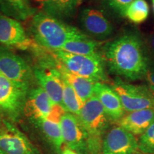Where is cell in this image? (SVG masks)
Segmentation results:
<instances>
[{"label":"cell","mask_w":154,"mask_h":154,"mask_svg":"<svg viewBox=\"0 0 154 154\" xmlns=\"http://www.w3.org/2000/svg\"><path fill=\"white\" fill-rule=\"evenodd\" d=\"M78 1H79V2H81V0H78Z\"/></svg>","instance_id":"cell-33"},{"label":"cell","mask_w":154,"mask_h":154,"mask_svg":"<svg viewBox=\"0 0 154 154\" xmlns=\"http://www.w3.org/2000/svg\"><path fill=\"white\" fill-rule=\"evenodd\" d=\"M79 24L84 34L95 40H104L112 35L113 27L101 11L92 7L83 9L79 14Z\"/></svg>","instance_id":"cell-12"},{"label":"cell","mask_w":154,"mask_h":154,"mask_svg":"<svg viewBox=\"0 0 154 154\" xmlns=\"http://www.w3.org/2000/svg\"><path fill=\"white\" fill-rule=\"evenodd\" d=\"M151 1H152V6H153V9L154 12V0H151Z\"/></svg>","instance_id":"cell-31"},{"label":"cell","mask_w":154,"mask_h":154,"mask_svg":"<svg viewBox=\"0 0 154 154\" xmlns=\"http://www.w3.org/2000/svg\"><path fill=\"white\" fill-rule=\"evenodd\" d=\"M51 53L67 71L72 74L96 82H109L106 66L101 54L93 56L77 55L61 50L51 51Z\"/></svg>","instance_id":"cell-4"},{"label":"cell","mask_w":154,"mask_h":154,"mask_svg":"<svg viewBox=\"0 0 154 154\" xmlns=\"http://www.w3.org/2000/svg\"><path fill=\"white\" fill-rule=\"evenodd\" d=\"M54 65L60 72L63 79L72 86L84 103L94 96V86L96 82L69 72L54 57Z\"/></svg>","instance_id":"cell-17"},{"label":"cell","mask_w":154,"mask_h":154,"mask_svg":"<svg viewBox=\"0 0 154 154\" xmlns=\"http://www.w3.org/2000/svg\"><path fill=\"white\" fill-rule=\"evenodd\" d=\"M0 72L27 91L36 81L33 68L22 57L4 46H0Z\"/></svg>","instance_id":"cell-6"},{"label":"cell","mask_w":154,"mask_h":154,"mask_svg":"<svg viewBox=\"0 0 154 154\" xmlns=\"http://www.w3.org/2000/svg\"><path fill=\"white\" fill-rule=\"evenodd\" d=\"M0 44L9 49L19 50L33 49L37 46L19 20L5 14H0Z\"/></svg>","instance_id":"cell-10"},{"label":"cell","mask_w":154,"mask_h":154,"mask_svg":"<svg viewBox=\"0 0 154 154\" xmlns=\"http://www.w3.org/2000/svg\"><path fill=\"white\" fill-rule=\"evenodd\" d=\"M144 79L147 82L148 86L154 91V61L152 60L150 63L149 69L146 73Z\"/></svg>","instance_id":"cell-26"},{"label":"cell","mask_w":154,"mask_h":154,"mask_svg":"<svg viewBox=\"0 0 154 154\" xmlns=\"http://www.w3.org/2000/svg\"><path fill=\"white\" fill-rule=\"evenodd\" d=\"M29 91L0 72V109L10 121H17L23 114Z\"/></svg>","instance_id":"cell-7"},{"label":"cell","mask_w":154,"mask_h":154,"mask_svg":"<svg viewBox=\"0 0 154 154\" xmlns=\"http://www.w3.org/2000/svg\"><path fill=\"white\" fill-rule=\"evenodd\" d=\"M0 150L5 154H40L26 135L6 119L0 126Z\"/></svg>","instance_id":"cell-8"},{"label":"cell","mask_w":154,"mask_h":154,"mask_svg":"<svg viewBox=\"0 0 154 154\" xmlns=\"http://www.w3.org/2000/svg\"><path fill=\"white\" fill-rule=\"evenodd\" d=\"M84 103L72 86L63 80L62 107L65 111L78 116Z\"/></svg>","instance_id":"cell-22"},{"label":"cell","mask_w":154,"mask_h":154,"mask_svg":"<svg viewBox=\"0 0 154 154\" xmlns=\"http://www.w3.org/2000/svg\"><path fill=\"white\" fill-rule=\"evenodd\" d=\"M32 32L34 42L49 51L61 50L66 42L86 35L66 22L43 11L36 13L32 17Z\"/></svg>","instance_id":"cell-2"},{"label":"cell","mask_w":154,"mask_h":154,"mask_svg":"<svg viewBox=\"0 0 154 154\" xmlns=\"http://www.w3.org/2000/svg\"><path fill=\"white\" fill-rule=\"evenodd\" d=\"M34 124L41 130L44 138L54 149L57 154L60 153L63 143L60 123L48 119H43Z\"/></svg>","instance_id":"cell-19"},{"label":"cell","mask_w":154,"mask_h":154,"mask_svg":"<svg viewBox=\"0 0 154 154\" xmlns=\"http://www.w3.org/2000/svg\"><path fill=\"white\" fill-rule=\"evenodd\" d=\"M149 6L146 0H134L127 7L124 17L134 24H141L148 19Z\"/></svg>","instance_id":"cell-23"},{"label":"cell","mask_w":154,"mask_h":154,"mask_svg":"<svg viewBox=\"0 0 154 154\" xmlns=\"http://www.w3.org/2000/svg\"><path fill=\"white\" fill-rule=\"evenodd\" d=\"M138 150L146 154H154V122L140 135L138 140Z\"/></svg>","instance_id":"cell-24"},{"label":"cell","mask_w":154,"mask_h":154,"mask_svg":"<svg viewBox=\"0 0 154 154\" xmlns=\"http://www.w3.org/2000/svg\"><path fill=\"white\" fill-rule=\"evenodd\" d=\"M147 47L150 57H151L152 61H154V31L149 36V44H148Z\"/></svg>","instance_id":"cell-27"},{"label":"cell","mask_w":154,"mask_h":154,"mask_svg":"<svg viewBox=\"0 0 154 154\" xmlns=\"http://www.w3.org/2000/svg\"><path fill=\"white\" fill-rule=\"evenodd\" d=\"M110 86L118 94L126 112L154 109V91L148 85H135L116 77Z\"/></svg>","instance_id":"cell-5"},{"label":"cell","mask_w":154,"mask_h":154,"mask_svg":"<svg viewBox=\"0 0 154 154\" xmlns=\"http://www.w3.org/2000/svg\"><path fill=\"white\" fill-rule=\"evenodd\" d=\"M56 103L40 86L31 88L23 110V114L26 118L36 122L43 119L49 118L52 113Z\"/></svg>","instance_id":"cell-14"},{"label":"cell","mask_w":154,"mask_h":154,"mask_svg":"<svg viewBox=\"0 0 154 154\" xmlns=\"http://www.w3.org/2000/svg\"><path fill=\"white\" fill-rule=\"evenodd\" d=\"M61 154H80V153H78L77 152L74 151H72V150L66 148V149H65L64 150H63V151H62V153H61Z\"/></svg>","instance_id":"cell-28"},{"label":"cell","mask_w":154,"mask_h":154,"mask_svg":"<svg viewBox=\"0 0 154 154\" xmlns=\"http://www.w3.org/2000/svg\"><path fill=\"white\" fill-rule=\"evenodd\" d=\"M2 116H3V113H2V111L1 109H0V126H1L2 124L3 120H4Z\"/></svg>","instance_id":"cell-29"},{"label":"cell","mask_w":154,"mask_h":154,"mask_svg":"<svg viewBox=\"0 0 154 154\" xmlns=\"http://www.w3.org/2000/svg\"><path fill=\"white\" fill-rule=\"evenodd\" d=\"M154 122V109H143L125 114L117 124L134 136L142 135Z\"/></svg>","instance_id":"cell-16"},{"label":"cell","mask_w":154,"mask_h":154,"mask_svg":"<svg viewBox=\"0 0 154 154\" xmlns=\"http://www.w3.org/2000/svg\"><path fill=\"white\" fill-rule=\"evenodd\" d=\"M94 96L101 102L112 122L117 123L126 114L120 98L111 86L106 83L96 82L94 86Z\"/></svg>","instance_id":"cell-15"},{"label":"cell","mask_w":154,"mask_h":154,"mask_svg":"<svg viewBox=\"0 0 154 154\" xmlns=\"http://www.w3.org/2000/svg\"><path fill=\"white\" fill-rule=\"evenodd\" d=\"M21 1L22 2H24L25 5H29V6H31L30 5V2L29 0H21Z\"/></svg>","instance_id":"cell-30"},{"label":"cell","mask_w":154,"mask_h":154,"mask_svg":"<svg viewBox=\"0 0 154 154\" xmlns=\"http://www.w3.org/2000/svg\"><path fill=\"white\" fill-rule=\"evenodd\" d=\"M52 56V54H51ZM42 61L33 68L36 81L46 91L54 103L62 106L63 80L59 70L54 65V59Z\"/></svg>","instance_id":"cell-9"},{"label":"cell","mask_w":154,"mask_h":154,"mask_svg":"<svg viewBox=\"0 0 154 154\" xmlns=\"http://www.w3.org/2000/svg\"><path fill=\"white\" fill-rule=\"evenodd\" d=\"M102 57L111 74L128 81L145 77L151 63L147 46L137 32H126L102 48Z\"/></svg>","instance_id":"cell-1"},{"label":"cell","mask_w":154,"mask_h":154,"mask_svg":"<svg viewBox=\"0 0 154 154\" xmlns=\"http://www.w3.org/2000/svg\"><path fill=\"white\" fill-rule=\"evenodd\" d=\"M0 154H5V153H3V152H2V151H1V150H0Z\"/></svg>","instance_id":"cell-32"},{"label":"cell","mask_w":154,"mask_h":154,"mask_svg":"<svg viewBox=\"0 0 154 154\" xmlns=\"http://www.w3.org/2000/svg\"><path fill=\"white\" fill-rule=\"evenodd\" d=\"M87 135L88 154H103V140L112 121L96 96L87 100L78 116Z\"/></svg>","instance_id":"cell-3"},{"label":"cell","mask_w":154,"mask_h":154,"mask_svg":"<svg viewBox=\"0 0 154 154\" xmlns=\"http://www.w3.org/2000/svg\"><path fill=\"white\" fill-rule=\"evenodd\" d=\"M99 44L97 40L90 38L86 34L66 42L61 50L77 55L93 56L100 54L98 51Z\"/></svg>","instance_id":"cell-20"},{"label":"cell","mask_w":154,"mask_h":154,"mask_svg":"<svg viewBox=\"0 0 154 154\" xmlns=\"http://www.w3.org/2000/svg\"><path fill=\"white\" fill-rule=\"evenodd\" d=\"M138 140L120 126L109 129L103 140V154H136Z\"/></svg>","instance_id":"cell-13"},{"label":"cell","mask_w":154,"mask_h":154,"mask_svg":"<svg viewBox=\"0 0 154 154\" xmlns=\"http://www.w3.org/2000/svg\"><path fill=\"white\" fill-rule=\"evenodd\" d=\"M0 9L3 14L19 21L26 20L35 14L34 9L21 0H0Z\"/></svg>","instance_id":"cell-21"},{"label":"cell","mask_w":154,"mask_h":154,"mask_svg":"<svg viewBox=\"0 0 154 154\" xmlns=\"http://www.w3.org/2000/svg\"><path fill=\"white\" fill-rule=\"evenodd\" d=\"M109 9L121 17H124L127 7L134 0H102Z\"/></svg>","instance_id":"cell-25"},{"label":"cell","mask_w":154,"mask_h":154,"mask_svg":"<svg viewBox=\"0 0 154 154\" xmlns=\"http://www.w3.org/2000/svg\"><path fill=\"white\" fill-rule=\"evenodd\" d=\"M43 12L59 20L72 19L76 14L78 0H41Z\"/></svg>","instance_id":"cell-18"},{"label":"cell","mask_w":154,"mask_h":154,"mask_svg":"<svg viewBox=\"0 0 154 154\" xmlns=\"http://www.w3.org/2000/svg\"><path fill=\"white\" fill-rule=\"evenodd\" d=\"M60 126L66 148L78 153L88 154L87 135L78 116L65 112L61 119Z\"/></svg>","instance_id":"cell-11"}]
</instances>
